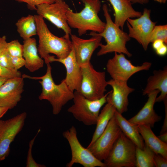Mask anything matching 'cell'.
I'll return each mask as SVG.
<instances>
[{
	"instance_id": "obj_1",
	"label": "cell",
	"mask_w": 167,
	"mask_h": 167,
	"mask_svg": "<svg viewBox=\"0 0 167 167\" xmlns=\"http://www.w3.org/2000/svg\"><path fill=\"white\" fill-rule=\"evenodd\" d=\"M46 65V72L42 76L33 77L24 74L22 77L24 78L41 80L39 82L42 88L39 99L40 100H46L49 101L52 107L53 114L56 115L60 113L65 105L73 100L74 93L68 86L64 79L58 84H55L52 78V68L50 63Z\"/></svg>"
},
{
	"instance_id": "obj_2",
	"label": "cell",
	"mask_w": 167,
	"mask_h": 167,
	"mask_svg": "<svg viewBox=\"0 0 167 167\" xmlns=\"http://www.w3.org/2000/svg\"><path fill=\"white\" fill-rule=\"evenodd\" d=\"M34 16L39 39L38 51L46 64L50 63V54L55 55L58 58L66 57L72 48L70 39L55 36L50 31L43 17L37 15Z\"/></svg>"
},
{
	"instance_id": "obj_3",
	"label": "cell",
	"mask_w": 167,
	"mask_h": 167,
	"mask_svg": "<svg viewBox=\"0 0 167 167\" xmlns=\"http://www.w3.org/2000/svg\"><path fill=\"white\" fill-rule=\"evenodd\" d=\"M84 5L79 12H74L70 9L66 12L68 24L71 28L76 29L78 35L81 36L87 31L98 33L102 32L105 23L99 18L101 2L100 0H80Z\"/></svg>"
},
{
	"instance_id": "obj_4",
	"label": "cell",
	"mask_w": 167,
	"mask_h": 167,
	"mask_svg": "<svg viewBox=\"0 0 167 167\" xmlns=\"http://www.w3.org/2000/svg\"><path fill=\"white\" fill-rule=\"evenodd\" d=\"M102 8L106 22L103 31L98 34L104 38L106 43L105 45L101 43L99 46L100 49L97 53V56H99L114 52L125 54L129 57H131L132 54L126 46L131 38L128 34L123 31L113 21L107 5L104 4Z\"/></svg>"
},
{
	"instance_id": "obj_5",
	"label": "cell",
	"mask_w": 167,
	"mask_h": 167,
	"mask_svg": "<svg viewBox=\"0 0 167 167\" xmlns=\"http://www.w3.org/2000/svg\"><path fill=\"white\" fill-rule=\"evenodd\" d=\"M109 92L100 99L91 100L80 93L74 92V104L67 109L77 120L87 126L95 125L101 107L107 102Z\"/></svg>"
},
{
	"instance_id": "obj_6",
	"label": "cell",
	"mask_w": 167,
	"mask_h": 167,
	"mask_svg": "<svg viewBox=\"0 0 167 167\" xmlns=\"http://www.w3.org/2000/svg\"><path fill=\"white\" fill-rule=\"evenodd\" d=\"M136 147L122 132L104 161L105 167H135Z\"/></svg>"
},
{
	"instance_id": "obj_7",
	"label": "cell",
	"mask_w": 167,
	"mask_h": 167,
	"mask_svg": "<svg viewBox=\"0 0 167 167\" xmlns=\"http://www.w3.org/2000/svg\"><path fill=\"white\" fill-rule=\"evenodd\" d=\"M80 67L82 79L79 92L84 97L91 100L102 97L108 85L105 72L96 71L90 62Z\"/></svg>"
},
{
	"instance_id": "obj_8",
	"label": "cell",
	"mask_w": 167,
	"mask_h": 167,
	"mask_svg": "<svg viewBox=\"0 0 167 167\" xmlns=\"http://www.w3.org/2000/svg\"><path fill=\"white\" fill-rule=\"evenodd\" d=\"M63 136L68 141L71 153L70 161L66 165L67 167H71L75 163L84 167H106L104 162L96 158L87 148L84 147L79 141L75 128L72 126L64 131Z\"/></svg>"
},
{
	"instance_id": "obj_9",
	"label": "cell",
	"mask_w": 167,
	"mask_h": 167,
	"mask_svg": "<svg viewBox=\"0 0 167 167\" xmlns=\"http://www.w3.org/2000/svg\"><path fill=\"white\" fill-rule=\"evenodd\" d=\"M152 64L150 62H145L140 66H135L126 58L124 54L114 53L113 58L108 60L106 68L112 79L117 81L127 82L135 73L149 70Z\"/></svg>"
},
{
	"instance_id": "obj_10",
	"label": "cell",
	"mask_w": 167,
	"mask_h": 167,
	"mask_svg": "<svg viewBox=\"0 0 167 167\" xmlns=\"http://www.w3.org/2000/svg\"><path fill=\"white\" fill-rule=\"evenodd\" d=\"M70 8L64 0H55L52 3H43L36 6L37 15L48 20L65 32V37L69 39L71 30L67 20L66 12Z\"/></svg>"
},
{
	"instance_id": "obj_11",
	"label": "cell",
	"mask_w": 167,
	"mask_h": 167,
	"mask_svg": "<svg viewBox=\"0 0 167 167\" xmlns=\"http://www.w3.org/2000/svg\"><path fill=\"white\" fill-rule=\"evenodd\" d=\"M27 116L24 112L6 120L0 119V162L9 156L10 145L22 130Z\"/></svg>"
},
{
	"instance_id": "obj_12",
	"label": "cell",
	"mask_w": 167,
	"mask_h": 167,
	"mask_svg": "<svg viewBox=\"0 0 167 167\" xmlns=\"http://www.w3.org/2000/svg\"><path fill=\"white\" fill-rule=\"evenodd\" d=\"M151 12L150 10L145 8L140 16L129 18L126 21L129 36L136 40L145 51L150 43L151 33L156 24L151 19Z\"/></svg>"
},
{
	"instance_id": "obj_13",
	"label": "cell",
	"mask_w": 167,
	"mask_h": 167,
	"mask_svg": "<svg viewBox=\"0 0 167 167\" xmlns=\"http://www.w3.org/2000/svg\"><path fill=\"white\" fill-rule=\"evenodd\" d=\"M121 132L114 116L102 134L87 148L98 159L104 161Z\"/></svg>"
},
{
	"instance_id": "obj_14",
	"label": "cell",
	"mask_w": 167,
	"mask_h": 167,
	"mask_svg": "<svg viewBox=\"0 0 167 167\" xmlns=\"http://www.w3.org/2000/svg\"><path fill=\"white\" fill-rule=\"evenodd\" d=\"M92 37L89 39L79 38L74 34H71V41L77 62L80 66L90 62L92 55L101 43L102 37L98 33L91 32Z\"/></svg>"
},
{
	"instance_id": "obj_15",
	"label": "cell",
	"mask_w": 167,
	"mask_h": 167,
	"mask_svg": "<svg viewBox=\"0 0 167 167\" xmlns=\"http://www.w3.org/2000/svg\"><path fill=\"white\" fill-rule=\"evenodd\" d=\"M48 61L49 63L57 62L65 66L66 72L64 80L66 84L72 92H79L82 79L81 70L77 62L73 49L65 58H55L54 56L50 55L48 58Z\"/></svg>"
},
{
	"instance_id": "obj_16",
	"label": "cell",
	"mask_w": 167,
	"mask_h": 167,
	"mask_svg": "<svg viewBox=\"0 0 167 167\" xmlns=\"http://www.w3.org/2000/svg\"><path fill=\"white\" fill-rule=\"evenodd\" d=\"M24 78L9 79L0 87V106L11 109L20 101L24 91Z\"/></svg>"
},
{
	"instance_id": "obj_17",
	"label": "cell",
	"mask_w": 167,
	"mask_h": 167,
	"mask_svg": "<svg viewBox=\"0 0 167 167\" xmlns=\"http://www.w3.org/2000/svg\"><path fill=\"white\" fill-rule=\"evenodd\" d=\"M160 91L156 90L153 91L147 95L148 98L146 102L138 113L128 120L136 125H145L151 127L154 126L155 124L160 121L161 118L155 112L154 106L156 103V99Z\"/></svg>"
},
{
	"instance_id": "obj_18",
	"label": "cell",
	"mask_w": 167,
	"mask_h": 167,
	"mask_svg": "<svg viewBox=\"0 0 167 167\" xmlns=\"http://www.w3.org/2000/svg\"><path fill=\"white\" fill-rule=\"evenodd\" d=\"M107 83L113 89L110 98L116 110L122 114L126 112L129 105L128 96L134 91V89L129 87L127 82L117 81L111 79L107 81Z\"/></svg>"
},
{
	"instance_id": "obj_19",
	"label": "cell",
	"mask_w": 167,
	"mask_h": 167,
	"mask_svg": "<svg viewBox=\"0 0 167 167\" xmlns=\"http://www.w3.org/2000/svg\"><path fill=\"white\" fill-rule=\"evenodd\" d=\"M158 90L161 92L156 99V102L163 101L167 98V66L163 70H155L153 74L147 80L146 86L143 91V95H148L151 92Z\"/></svg>"
},
{
	"instance_id": "obj_20",
	"label": "cell",
	"mask_w": 167,
	"mask_h": 167,
	"mask_svg": "<svg viewBox=\"0 0 167 167\" xmlns=\"http://www.w3.org/2000/svg\"><path fill=\"white\" fill-rule=\"evenodd\" d=\"M112 5L114 12V23L123 30L125 23L129 18H137L142 13L135 11L129 0H106Z\"/></svg>"
},
{
	"instance_id": "obj_21",
	"label": "cell",
	"mask_w": 167,
	"mask_h": 167,
	"mask_svg": "<svg viewBox=\"0 0 167 167\" xmlns=\"http://www.w3.org/2000/svg\"><path fill=\"white\" fill-rule=\"evenodd\" d=\"M23 57L25 61V67L31 72L43 66L44 61L38 55L36 40L30 38L23 41Z\"/></svg>"
},
{
	"instance_id": "obj_22",
	"label": "cell",
	"mask_w": 167,
	"mask_h": 167,
	"mask_svg": "<svg viewBox=\"0 0 167 167\" xmlns=\"http://www.w3.org/2000/svg\"><path fill=\"white\" fill-rule=\"evenodd\" d=\"M137 126L145 145L155 154H160L167 159V143L161 141L155 135L150 126L141 125Z\"/></svg>"
},
{
	"instance_id": "obj_23",
	"label": "cell",
	"mask_w": 167,
	"mask_h": 167,
	"mask_svg": "<svg viewBox=\"0 0 167 167\" xmlns=\"http://www.w3.org/2000/svg\"><path fill=\"white\" fill-rule=\"evenodd\" d=\"M111 91L109 92L107 97L106 104L99 114L96 124V129L91 141L88 146L92 144L102 134L110 120L114 115L116 109L111 100L110 93Z\"/></svg>"
},
{
	"instance_id": "obj_24",
	"label": "cell",
	"mask_w": 167,
	"mask_h": 167,
	"mask_svg": "<svg viewBox=\"0 0 167 167\" xmlns=\"http://www.w3.org/2000/svg\"><path fill=\"white\" fill-rule=\"evenodd\" d=\"M114 117L122 132L133 142L136 147L141 149L143 148L145 144L138 131L137 126L132 123L126 120L122 114L116 110Z\"/></svg>"
},
{
	"instance_id": "obj_25",
	"label": "cell",
	"mask_w": 167,
	"mask_h": 167,
	"mask_svg": "<svg viewBox=\"0 0 167 167\" xmlns=\"http://www.w3.org/2000/svg\"><path fill=\"white\" fill-rule=\"evenodd\" d=\"M17 31L24 40L37 35V29L34 15L22 17L16 23Z\"/></svg>"
},
{
	"instance_id": "obj_26",
	"label": "cell",
	"mask_w": 167,
	"mask_h": 167,
	"mask_svg": "<svg viewBox=\"0 0 167 167\" xmlns=\"http://www.w3.org/2000/svg\"><path fill=\"white\" fill-rule=\"evenodd\" d=\"M155 154L145 145L142 149L136 147L135 151V167H155L153 157Z\"/></svg>"
},
{
	"instance_id": "obj_27",
	"label": "cell",
	"mask_w": 167,
	"mask_h": 167,
	"mask_svg": "<svg viewBox=\"0 0 167 167\" xmlns=\"http://www.w3.org/2000/svg\"><path fill=\"white\" fill-rule=\"evenodd\" d=\"M160 40L164 43H167V25H155L153 28L150 36V41L152 43L154 41Z\"/></svg>"
},
{
	"instance_id": "obj_28",
	"label": "cell",
	"mask_w": 167,
	"mask_h": 167,
	"mask_svg": "<svg viewBox=\"0 0 167 167\" xmlns=\"http://www.w3.org/2000/svg\"><path fill=\"white\" fill-rule=\"evenodd\" d=\"M6 49L12 57H23V46L17 40L7 42Z\"/></svg>"
},
{
	"instance_id": "obj_29",
	"label": "cell",
	"mask_w": 167,
	"mask_h": 167,
	"mask_svg": "<svg viewBox=\"0 0 167 167\" xmlns=\"http://www.w3.org/2000/svg\"><path fill=\"white\" fill-rule=\"evenodd\" d=\"M40 131L39 129L36 135L30 141L29 144V149H28L27 157L26 162V167H45L46 166L42 164H41L37 163L34 159L32 155V147L34 144L35 140Z\"/></svg>"
},
{
	"instance_id": "obj_30",
	"label": "cell",
	"mask_w": 167,
	"mask_h": 167,
	"mask_svg": "<svg viewBox=\"0 0 167 167\" xmlns=\"http://www.w3.org/2000/svg\"><path fill=\"white\" fill-rule=\"evenodd\" d=\"M22 74L18 70L5 67L0 64V77L8 79L22 77Z\"/></svg>"
},
{
	"instance_id": "obj_31",
	"label": "cell",
	"mask_w": 167,
	"mask_h": 167,
	"mask_svg": "<svg viewBox=\"0 0 167 167\" xmlns=\"http://www.w3.org/2000/svg\"><path fill=\"white\" fill-rule=\"evenodd\" d=\"M0 64L5 67L14 69L11 62V56L6 48L0 54Z\"/></svg>"
},
{
	"instance_id": "obj_32",
	"label": "cell",
	"mask_w": 167,
	"mask_h": 167,
	"mask_svg": "<svg viewBox=\"0 0 167 167\" xmlns=\"http://www.w3.org/2000/svg\"><path fill=\"white\" fill-rule=\"evenodd\" d=\"M19 2L26 3L28 8L31 10H36V6L43 3L51 4L53 3L55 0H15Z\"/></svg>"
},
{
	"instance_id": "obj_33",
	"label": "cell",
	"mask_w": 167,
	"mask_h": 167,
	"mask_svg": "<svg viewBox=\"0 0 167 167\" xmlns=\"http://www.w3.org/2000/svg\"><path fill=\"white\" fill-rule=\"evenodd\" d=\"M153 162L155 167H167V159L159 154H155L153 157Z\"/></svg>"
},
{
	"instance_id": "obj_34",
	"label": "cell",
	"mask_w": 167,
	"mask_h": 167,
	"mask_svg": "<svg viewBox=\"0 0 167 167\" xmlns=\"http://www.w3.org/2000/svg\"><path fill=\"white\" fill-rule=\"evenodd\" d=\"M11 62L14 69L18 71L20 68L24 66L25 61L23 57H12Z\"/></svg>"
},
{
	"instance_id": "obj_35",
	"label": "cell",
	"mask_w": 167,
	"mask_h": 167,
	"mask_svg": "<svg viewBox=\"0 0 167 167\" xmlns=\"http://www.w3.org/2000/svg\"><path fill=\"white\" fill-rule=\"evenodd\" d=\"M163 101L165 106V116L160 134L167 132V98Z\"/></svg>"
},
{
	"instance_id": "obj_36",
	"label": "cell",
	"mask_w": 167,
	"mask_h": 167,
	"mask_svg": "<svg viewBox=\"0 0 167 167\" xmlns=\"http://www.w3.org/2000/svg\"><path fill=\"white\" fill-rule=\"evenodd\" d=\"M155 51L156 54L159 56H162L165 55L167 53L166 44H165Z\"/></svg>"
},
{
	"instance_id": "obj_37",
	"label": "cell",
	"mask_w": 167,
	"mask_h": 167,
	"mask_svg": "<svg viewBox=\"0 0 167 167\" xmlns=\"http://www.w3.org/2000/svg\"><path fill=\"white\" fill-rule=\"evenodd\" d=\"M7 42L6 37L5 36L0 37V54L6 48Z\"/></svg>"
},
{
	"instance_id": "obj_38",
	"label": "cell",
	"mask_w": 167,
	"mask_h": 167,
	"mask_svg": "<svg viewBox=\"0 0 167 167\" xmlns=\"http://www.w3.org/2000/svg\"><path fill=\"white\" fill-rule=\"evenodd\" d=\"M152 43V48L155 51L165 44L162 41L160 40H155Z\"/></svg>"
},
{
	"instance_id": "obj_39",
	"label": "cell",
	"mask_w": 167,
	"mask_h": 167,
	"mask_svg": "<svg viewBox=\"0 0 167 167\" xmlns=\"http://www.w3.org/2000/svg\"><path fill=\"white\" fill-rule=\"evenodd\" d=\"M132 4L139 3L141 4H145L148 3L149 0H129Z\"/></svg>"
},
{
	"instance_id": "obj_40",
	"label": "cell",
	"mask_w": 167,
	"mask_h": 167,
	"mask_svg": "<svg viewBox=\"0 0 167 167\" xmlns=\"http://www.w3.org/2000/svg\"><path fill=\"white\" fill-rule=\"evenodd\" d=\"M157 137L161 141L167 143V132L160 134Z\"/></svg>"
},
{
	"instance_id": "obj_41",
	"label": "cell",
	"mask_w": 167,
	"mask_h": 167,
	"mask_svg": "<svg viewBox=\"0 0 167 167\" xmlns=\"http://www.w3.org/2000/svg\"><path fill=\"white\" fill-rule=\"evenodd\" d=\"M9 109L6 107L0 106V119L7 112Z\"/></svg>"
},
{
	"instance_id": "obj_42",
	"label": "cell",
	"mask_w": 167,
	"mask_h": 167,
	"mask_svg": "<svg viewBox=\"0 0 167 167\" xmlns=\"http://www.w3.org/2000/svg\"><path fill=\"white\" fill-rule=\"evenodd\" d=\"M8 79L2 77H0V87Z\"/></svg>"
},
{
	"instance_id": "obj_43",
	"label": "cell",
	"mask_w": 167,
	"mask_h": 167,
	"mask_svg": "<svg viewBox=\"0 0 167 167\" xmlns=\"http://www.w3.org/2000/svg\"><path fill=\"white\" fill-rule=\"evenodd\" d=\"M154 1L161 3H165L167 0H154Z\"/></svg>"
}]
</instances>
